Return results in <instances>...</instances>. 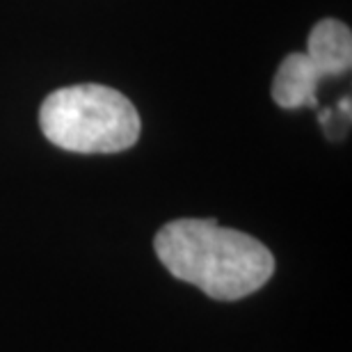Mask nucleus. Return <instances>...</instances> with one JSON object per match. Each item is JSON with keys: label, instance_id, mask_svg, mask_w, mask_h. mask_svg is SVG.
<instances>
[{"label": "nucleus", "instance_id": "1", "mask_svg": "<svg viewBox=\"0 0 352 352\" xmlns=\"http://www.w3.org/2000/svg\"><path fill=\"white\" fill-rule=\"evenodd\" d=\"M153 248L176 279L222 302L248 298L274 274V256L261 241L220 227L215 220L181 217L167 222Z\"/></svg>", "mask_w": 352, "mask_h": 352}, {"label": "nucleus", "instance_id": "2", "mask_svg": "<svg viewBox=\"0 0 352 352\" xmlns=\"http://www.w3.org/2000/svg\"><path fill=\"white\" fill-rule=\"evenodd\" d=\"M46 140L74 153H119L140 138V115L131 98L105 85L55 89L39 108Z\"/></svg>", "mask_w": 352, "mask_h": 352}, {"label": "nucleus", "instance_id": "3", "mask_svg": "<svg viewBox=\"0 0 352 352\" xmlns=\"http://www.w3.org/2000/svg\"><path fill=\"white\" fill-rule=\"evenodd\" d=\"M325 80V74L316 67L307 53H288L274 74L272 98L279 108H316L318 105V82Z\"/></svg>", "mask_w": 352, "mask_h": 352}, {"label": "nucleus", "instance_id": "4", "mask_svg": "<svg viewBox=\"0 0 352 352\" xmlns=\"http://www.w3.org/2000/svg\"><path fill=\"white\" fill-rule=\"evenodd\" d=\"M307 55L325 78H336L350 72L352 65V32L336 19H322L311 28L307 41Z\"/></svg>", "mask_w": 352, "mask_h": 352}, {"label": "nucleus", "instance_id": "5", "mask_svg": "<svg viewBox=\"0 0 352 352\" xmlns=\"http://www.w3.org/2000/svg\"><path fill=\"white\" fill-rule=\"evenodd\" d=\"M339 112L350 119V96H346V98H343V101L339 103Z\"/></svg>", "mask_w": 352, "mask_h": 352}]
</instances>
